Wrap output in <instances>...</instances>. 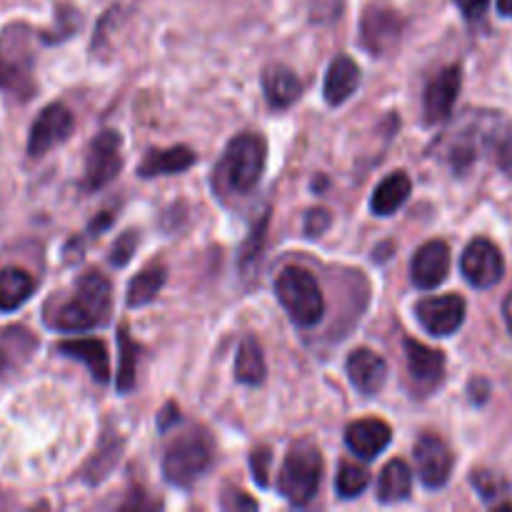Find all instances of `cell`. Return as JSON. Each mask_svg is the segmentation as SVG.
<instances>
[{"label":"cell","mask_w":512,"mask_h":512,"mask_svg":"<svg viewBox=\"0 0 512 512\" xmlns=\"http://www.w3.org/2000/svg\"><path fill=\"white\" fill-rule=\"evenodd\" d=\"M450 273V248L443 240H430L415 253L410 275L420 290H433L448 278Z\"/></svg>","instance_id":"obj_13"},{"label":"cell","mask_w":512,"mask_h":512,"mask_svg":"<svg viewBox=\"0 0 512 512\" xmlns=\"http://www.w3.org/2000/svg\"><path fill=\"white\" fill-rule=\"evenodd\" d=\"M498 163H500V168H503L505 173H508L510 178H512V133L503 140V143H500Z\"/></svg>","instance_id":"obj_35"},{"label":"cell","mask_w":512,"mask_h":512,"mask_svg":"<svg viewBox=\"0 0 512 512\" xmlns=\"http://www.w3.org/2000/svg\"><path fill=\"white\" fill-rule=\"evenodd\" d=\"M213 463V443L203 430L180 435L163 458V475L170 485L190 488L208 473Z\"/></svg>","instance_id":"obj_5"},{"label":"cell","mask_w":512,"mask_h":512,"mask_svg":"<svg viewBox=\"0 0 512 512\" xmlns=\"http://www.w3.org/2000/svg\"><path fill=\"white\" fill-rule=\"evenodd\" d=\"M0 368H3V355H0Z\"/></svg>","instance_id":"obj_38"},{"label":"cell","mask_w":512,"mask_h":512,"mask_svg":"<svg viewBox=\"0 0 512 512\" xmlns=\"http://www.w3.org/2000/svg\"><path fill=\"white\" fill-rule=\"evenodd\" d=\"M498 10L500 15H508V18H512V0H498Z\"/></svg>","instance_id":"obj_37"},{"label":"cell","mask_w":512,"mask_h":512,"mask_svg":"<svg viewBox=\"0 0 512 512\" xmlns=\"http://www.w3.org/2000/svg\"><path fill=\"white\" fill-rule=\"evenodd\" d=\"M165 273H168V270H165V265L160 263L148 265V268L140 270V273L130 280L128 295H125L130 308H143V305L153 303V300L158 298L160 288L165 285V278H168Z\"/></svg>","instance_id":"obj_25"},{"label":"cell","mask_w":512,"mask_h":512,"mask_svg":"<svg viewBox=\"0 0 512 512\" xmlns=\"http://www.w3.org/2000/svg\"><path fill=\"white\" fill-rule=\"evenodd\" d=\"M473 483L478 485L480 495L488 500L495 498V495H500V490H503V480H498L495 475H490V473H478L473 478Z\"/></svg>","instance_id":"obj_32"},{"label":"cell","mask_w":512,"mask_h":512,"mask_svg":"<svg viewBox=\"0 0 512 512\" xmlns=\"http://www.w3.org/2000/svg\"><path fill=\"white\" fill-rule=\"evenodd\" d=\"M413 455L415 468H418V475L425 488L435 490L448 483L450 473H453V453L445 445V440H440L438 435H423L415 443Z\"/></svg>","instance_id":"obj_12"},{"label":"cell","mask_w":512,"mask_h":512,"mask_svg":"<svg viewBox=\"0 0 512 512\" xmlns=\"http://www.w3.org/2000/svg\"><path fill=\"white\" fill-rule=\"evenodd\" d=\"M368 483H370L368 470L360 468V465H353V463H343L340 465L338 483H335V488H338L340 498L350 500V498H358V495L368 488Z\"/></svg>","instance_id":"obj_28"},{"label":"cell","mask_w":512,"mask_h":512,"mask_svg":"<svg viewBox=\"0 0 512 512\" xmlns=\"http://www.w3.org/2000/svg\"><path fill=\"white\" fill-rule=\"evenodd\" d=\"M488 5H490V0H458V8L463 10L465 18H470V20L483 18V13L488 10Z\"/></svg>","instance_id":"obj_34"},{"label":"cell","mask_w":512,"mask_h":512,"mask_svg":"<svg viewBox=\"0 0 512 512\" xmlns=\"http://www.w3.org/2000/svg\"><path fill=\"white\" fill-rule=\"evenodd\" d=\"M263 90L273 108H288L300 98L303 85L288 65H268L263 73Z\"/></svg>","instance_id":"obj_20"},{"label":"cell","mask_w":512,"mask_h":512,"mask_svg":"<svg viewBox=\"0 0 512 512\" xmlns=\"http://www.w3.org/2000/svg\"><path fill=\"white\" fill-rule=\"evenodd\" d=\"M405 360H408V373L423 390L435 388L445 375V355L440 350L428 348L418 340H405Z\"/></svg>","instance_id":"obj_16"},{"label":"cell","mask_w":512,"mask_h":512,"mask_svg":"<svg viewBox=\"0 0 512 512\" xmlns=\"http://www.w3.org/2000/svg\"><path fill=\"white\" fill-rule=\"evenodd\" d=\"M235 378L245 385H258L265 378V358L260 343L255 338H245L238 348L235 360Z\"/></svg>","instance_id":"obj_26"},{"label":"cell","mask_w":512,"mask_h":512,"mask_svg":"<svg viewBox=\"0 0 512 512\" xmlns=\"http://www.w3.org/2000/svg\"><path fill=\"white\" fill-rule=\"evenodd\" d=\"M460 83H463V75H460L458 65L440 70L430 80L428 90H425V120L428 123H440V120H445L453 113V105L460 93Z\"/></svg>","instance_id":"obj_14"},{"label":"cell","mask_w":512,"mask_h":512,"mask_svg":"<svg viewBox=\"0 0 512 512\" xmlns=\"http://www.w3.org/2000/svg\"><path fill=\"white\" fill-rule=\"evenodd\" d=\"M120 135L115 130H103L90 143L88 158H85V185L88 188H105L118 178L123 168V153H120Z\"/></svg>","instance_id":"obj_8"},{"label":"cell","mask_w":512,"mask_h":512,"mask_svg":"<svg viewBox=\"0 0 512 512\" xmlns=\"http://www.w3.org/2000/svg\"><path fill=\"white\" fill-rule=\"evenodd\" d=\"M323 480V455L313 443L303 440L290 448L278 475V490L290 505H308L318 495Z\"/></svg>","instance_id":"obj_3"},{"label":"cell","mask_w":512,"mask_h":512,"mask_svg":"<svg viewBox=\"0 0 512 512\" xmlns=\"http://www.w3.org/2000/svg\"><path fill=\"white\" fill-rule=\"evenodd\" d=\"M465 280L473 288H493L503 280L505 273V260L498 245L490 243L488 238H475L473 243L465 248L463 260H460Z\"/></svg>","instance_id":"obj_9"},{"label":"cell","mask_w":512,"mask_h":512,"mask_svg":"<svg viewBox=\"0 0 512 512\" xmlns=\"http://www.w3.org/2000/svg\"><path fill=\"white\" fill-rule=\"evenodd\" d=\"M360 85V68L353 58L340 55L330 63L328 75H325V100L330 105H340L358 90Z\"/></svg>","instance_id":"obj_19"},{"label":"cell","mask_w":512,"mask_h":512,"mask_svg":"<svg viewBox=\"0 0 512 512\" xmlns=\"http://www.w3.org/2000/svg\"><path fill=\"white\" fill-rule=\"evenodd\" d=\"M275 290H278L280 305L288 310L293 323H298L300 328H313L315 323H320L325 300L318 283H315V278L308 270L285 268L280 273L278 283H275Z\"/></svg>","instance_id":"obj_6"},{"label":"cell","mask_w":512,"mask_h":512,"mask_svg":"<svg viewBox=\"0 0 512 512\" xmlns=\"http://www.w3.org/2000/svg\"><path fill=\"white\" fill-rule=\"evenodd\" d=\"M403 38V18L388 5H370L360 20V45L370 55L393 53Z\"/></svg>","instance_id":"obj_7"},{"label":"cell","mask_w":512,"mask_h":512,"mask_svg":"<svg viewBox=\"0 0 512 512\" xmlns=\"http://www.w3.org/2000/svg\"><path fill=\"white\" fill-rule=\"evenodd\" d=\"M120 368H118V390L128 393L135 385V365H138V345L128 338V330H120Z\"/></svg>","instance_id":"obj_27"},{"label":"cell","mask_w":512,"mask_h":512,"mask_svg":"<svg viewBox=\"0 0 512 512\" xmlns=\"http://www.w3.org/2000/svg\"><path fill=\"white\" fill-rule=\"evenodd\" d=\"M503 315H505V323H508V328H510V333H512V293L508 295V300H505Z\"/></svg>","instance_id":"obj_36"},{"label":"cell","mask_w":512,"mask_h":512,"mask_svg":"<svg viewBox=\"0 0 512 512\" xmlns=\"http://www.w3.org/2000/svg\"><path fill=\"white\" fill-rule=\"evenodd\" d=\"M223 508L225 510H258V503L253 498H248L240 490H225L223 495Z\"/></svg>","instance_id":"obj_31"},{"label":"cell","mask_w":512,"mask_h":512,"mask_svg":"<svg viewBox=\"0 0 512 512\" xmlns=\"http://www.w3.org/2000/svg\"><path fill=\"white\" fill-rule=\"evenodd\" d=\"M265 170V143L253 133L238 135L225 148L218 165V180L230 193L245 195L260 183Z\"/></svg>","instance_id":"obj_2"},{"label":"cell","mask_w":512,"mask_h":512,"mask_svg":"<svg viewBox=\"0 0 512 512\" xmlns=\"http://www.w3.org/2000/svg\"><path fill=\"white\" fill-rule=\"evenodd\" d=\"M33 30L28 25H8L0 33V88L18 98L33 90Z\"/></svg>","instance_id":"obj_4"},{"label":"cell","mask_w":512,"mask_h":512,"mask_svg":"<svg viewBox=\"0 0 512 512\" xmlns=\"http://www.w3.org/2000/svg\"><path fill=\"white\" fill-rule=\"evenodd\" d=\"M413 183L405 173H393L375 188L373 200H370V210L375 215H393L395 210L403 208L405 200L410 198Z\"/></svg>","instance_id":"obj_22"},{"label":"cell","mask_w":512,"mask_h":512,"mask_svg":"<svg viewBox=\"0 0 512 512\" xmlns=\"http://www.w3.org/2000/svg\"><path fill=\"white\" fill-rule=\"evenodd\" d=\"M73 113L68 110V105L63 103H50L48 108L40 110L38 120L33 123L28 135V153L33 158L48 153L50 148L60 145L63 140H68V135L73 133Z\"/></svg>","instance_id":"obj_10"},{"label":"cell","mask_w":512,"mask_h":512,"mask_svg":"<svg viewBox=\"0 0 512 512\" xmlns=\"http://www.w3.org/2000/svg\"><path fill=\"white\" fill-rule=\"evenodd\" d=\"M250 468H253V478L260 488H268V470H270V450L258 448L250 455Z\"/></svg>","instance_id":"obj_29"},{"label":"cell","mask_w":512,"mask_h":512,"mask_svg":"<svg viewBox=\"0 0 512 512\" xmlns=\"http://www.w3.org/2000/svg\"><path fill=\"white\" fill-rule=\"evenodd\" d=\"M110 283L100 273H88L75 285V295L68 303L58 305L55 315L48 320L53 328L63 333H83L103 325L110 315Z\"/></svg>","instance_id":"obj_1"},{"label":"cell","mask_w":512,"mask_h":512,"mask_svg":"<svg viewBox=\"0 0 512 512\" xmlns=\"http://www.w3.org/2000/svg\"><path fill=\"white\" fill-rule=\"evenodd\" d=\"M195 153L185 145H178V148H163V150H150L148 155L140 163V175L143 178H158V175H173L183 173L190 165L195 163Z\"/></svg>","instance_id":"obj_21"},{"label":"cell","mask_w":512,"mask_h":512,"mask_svg":"<svg viewBox=\"0 0 512 512\" xmlns=\"http://www.w3.org/2000/svg\"><path fill=\"white\" fill-rule=\"evenodd\" d=\"M420 325L435 338H448L463 325L465 300L460 295H438V298L420 300L415 308Z\"/></svg>","instance_id":"obj_11"},{"label":"cell","mask_w":512,"mask_h":512,"mask_svg":"<svg viewBox=\"0 0 512 512\" xmlns=\"http://www.w3.org/2000/svg\"><path fill=\"white\" fill-rule=\"evenodd\" d=\"M393 440V430L385 420L378 418H363L355 420L345 430V443L353 450L358 458L363 460H375Z\"/></svg>","instance_id":"obj_15"},{"label":"cell","mask_w":512,"mask_h":512,"mask_svg":"<svg viewBox=\"0 0 512 512\" xmlns=\"http://www.w3.org/2000/svg\"><path fill=\"white\" fill-rule=\"evenodd\" d=\"M413 490V470L403 460H393L383 468L378 480V500L383 505H393L405 500Z\"/></svg>","instance_id":"obj_23"},{"label":"cell","mask_w":512,"mask_h":512,"mask_svg":"<svg viewBox=\"0 0 512 512\" xmlns=\"http://www.w3.org/2000/svg\"><path fill=\"white\" fill-rule=\"evenodd\" d=\"M58 353L65 355V358L80 360V363L88 365L90 375H93L98 383H108L110 380V358L103 340L98 338L63 340V343L58 345Z\"/></svg>","instance_id":"obj_18"},{"label":"cell","mask_w":512,"mask_h":512,"mask_svg":"<svg viewBox=\"0 0 512 512\" xmlns=\"http://www.w3.org/2000/svg\"><path fill=\"white\" fill-rule=\"evenodd\" d=\"M35 280L20 268L0 270V310L13 313L33 295Z\"/></svg>","instance_id":"obj_24"},{"label":"cell","mask_w":512,"mask_h":512,"mask_svg":"<svg viewBox=\"0 0 512 512\" xmlns=\"http://www.w3.org/2000/svg\"><path fill=\"white\" fill-rule=\"evenodd\" d=\"M135 245H138V235H135V230H128V233L115 243L110 260H113L115 265H125L130 260V255L135 253Z\"/></svg>","instance_id":"obj_30"},{"label":"cell","mask_w":512,"mask_h":512,"mask_svg":"<svg viewBox=\"0 0 512 512\" xmlns=\"http://www.w3.org/2000/svg\"><path fill=\"white\" fill-rule=\"evenodd\" d=\"M348 375L350 383L360 390L363 395H375L383 390L385 380H388V365L373 350H353L348 358Z\"/></svg>","instance_id":"obj_17"},{"label":"cell","mask_w":512,"mask_h":512,"mask_svg":"<svg viewBox=\"0 0 512 512\" xmlns=\"http://www.w3.org/2000/svg\"><path fill=\"white\" fill-rule=\"evenodd\" d=\"M330 225V213L328 210H310L308 218H305V233L308 235H320Z\"/></svg>","instance_id":"obj_33"}]
</instances>
